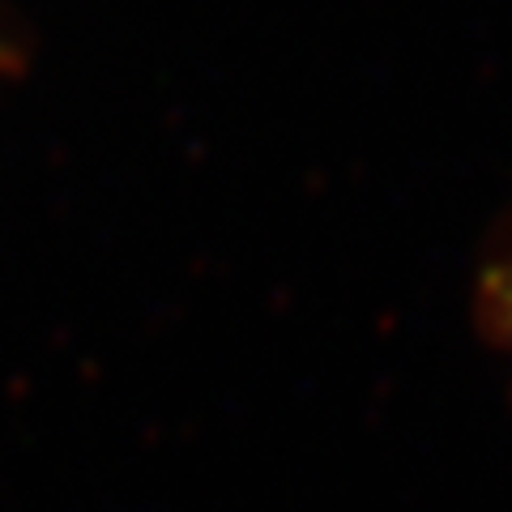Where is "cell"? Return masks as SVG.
Masks as SVG:
<instances>
[{"instance_id": "obj_1", "label": "cell", "mask_w": 512, "mask_h": 512, "mask_svg": "<svg viewBox=\"0 0 512 512\" xmlns=\"http://www.w3.org/2000/svg\"><path fill=\"white\" fill-rule=\"evenodd\" d=\"M478 320L487 338L512 355V244H504L478 278Z\"/></svg>"}]
</instances>
